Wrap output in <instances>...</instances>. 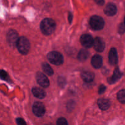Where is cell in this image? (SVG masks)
<instances>
[{"instance_id": "obj_5", "label": "cell", "mask_w": 125, "mask_h": 125, "mask_svg": "<svg viewBox=\"0 0 125 125\" xmlns=\"http://www.w3.org/2000/svg\"><path fill=\"white\" fill-rule=\"evenodd\" d=\"M33 113L37 117H42L45 113V107L40 102H35L32 106Z\"/></svg>"}, {"instance_id": "obj_21", "label": "cell", "mask_w": 125, "mask_h": 125, "mask_svg": "<svg viewBox=\"0 0 125 125\" xmlns=\"http://www.w3.org/2000/svg\"><path fill=\"white\" fill-rule=\"evenodd\" d=\"M118 31L120 34H123L125 32V24L124 23H120L118 26Z\"/></svg>"}, {"instance_id": "obj_22", "label": "cell", "mask_w": 125, "mask_h": 125, "mask_svg": "<svg viewBox=\"0 0 125 125\" xmlns=\"http://www.w3.org/2000/svg\"><path fill=\"white\" fill-rule=\"evenodd\" d=\"M1 78H2V79L6 80V79H7V77H8V75H7V73H6V72L2 70L1 72Z\"/></svg>"}, {"instance_id": "obj_12", "label": "cell", "mask_w": 125, "mask_h": 125, "mask_svg": "<svg viewBox=\"0 0 125 125\" xmlns=\"http://www.w3.org/2000/svg\"><path fill=\"white\" fill-rule=\"evenodd\" d=\"M92 65L95 68H101L103 65V59L101 56L96 54L92 57L91 61Z\"/></svg>"}, {"instance_id": "obj_3", "label": "cell", "mask_w": 125, "mask_h": 125, "mask_svg": "<svg viewBox=\"0 0 125 125\" xmlns=\"http://www.w3.org/2000/svg\"><path fill=\"white\" fill-rule=\"evenodd\" d=\"M90 25L95 31L101 30L104 26V21L100 16L94 15L90 20Z\"/></svg>"}, {"instance_id": "obj_13", "label": "cell", "mask_w": 125, "mask_h": 125, "mask_svg": "<svg viewBox=\"0 0 125 125\" xmlns=\"http://www.w3.org/2000/svg\"><path fill=\"white\" fill-rule=\"evenodd\" d=\"M98 105L100 109L102 111H106L111 106V102L107 99L100 98L98 100Z\"/></svg>"}, {"instance_id": "obj_8", "label": "cell", "mask_w": 125, "mask_h": 125, "mask_svg": "<svg viewBox=\"0 0 125 125\" xmlns=\"http://www.w3.org/2000/svg\"><path fill=\"white\" fill-rule=\"evenodd\" d=\"M7 39L9 43L11 46H15V45H17V42H18L19 38L18 37V34L15 31L10 30L7 33Z\"/></svg>"}, {"instance_id": "obj_16", "label": "cell", "mask_w": 125, "mask_h": 125, "mask_svg": "<svg viewBox=\"0 0 125 125\" xmlns=\"http://www.w3.org/2000/svg\"><path fill=\"white\" fill-rule=\"evenodd\" d=\"M122 73H121L120 71L119 70V69H118V68H115V70H114V72L113 76L111 78V79H109V82L111 84H112V83L117 81L122 77Z\"/></svg>"}, {"instance_id": "obj_17", "label": "cell", "mask_w": 125, "mask_h": 125, "mask_svg": "<svg viewBox=\"0 0 125 125\" xmlns=\"http://www.w3.org/2000/svg\"><path fill=\"white\" fill-rule=\"evenodd\" d=\"M89 52L87 50H84V49H83V50H81L79 52L78 55V59L80 61H85V60H87V59L89 57Z\"/></svg>"}, {"instance_id": "obj_23", "label": "cell", "mask_w": 125, "mask_h": 125, "mask_svg": "<svg viewBox=\"0 0 125 125\" xmlns=\"http://www.w3.org/2000/svg\"><path fill=\"white\" fill-rule=\"evenodd\" d=\"M16 122H17V123L18 125H26V122H24V120L22 118H17L16 120Z\"/></svg>"}, {"instance_id": "obj_9", "label": "cell", "mask_w": 125, "mask_h": 125, "mask_svg": "<svg viewBox=\"0 0 125 125\" xmlns=\"http://www.w3.org/2000/svg\"><path fill=\"white\" fill-rule=\"evenodd\" d=\"M94 48L98 52H103L105 48V43L100 37H96L94 39Z\"/></svg>"}, {"instance_id": "obj_15", "label": "cell", "mask_w": 125, "mask_h": 125, "mask_svg": "<svg viewBox=\"0 0 125 125\" xmlns=\"http://www.w3.org/2000/svg\"><path fill=\"white\" fill-rule=\"evenodd\" d=\"M95 75L93 73L88 71L83 72L81 73V78L86 83H91L94 81Z\"/></svg>"}, {"instance_id": "obj_2", "label": "cell", "mask_w": 125, "mask_h": 125, "mask_svg": "<svg viewBox=\"0 0 125 125\" xmlns=\"http://www.w3.org/2000/svg\"><path fill=\"white\" fill-rule=\"evenodd\" d=\"M16 46L21 54H26L28 53L30 49V43L27 38L24 37H21L18 39Z\"/></svg>"}, {"instance_id": "obj_11", "label": "cell", "mask_w": 125, "mask_h": 125, "mask_svg": "<svg viewBox=\"0 0 125 125\" xmlns=\"http://www.w3.org/2000/svg\"><path fill=\"white\" fill-rule=\"evenodd\" d=\"M117 11V8L115 4L112 3H109L105 7L104 9L105 14L107 16H113L116 14Z\"/></svg>"}, {"instance_id": "obj_19", "label": "cell", "mask_w": 125, "mask_h": 125, "mask_svg": "<svg viewBox=\"0 0 125 125\" xmlns=\"http://www.w3.org/2000/svg\"><path fill=\"white\" fill-rule=\"evenodd\" d=\"M117 99L122 104H125V89L120 90L117 94Z\"/></svg>"}, {"instance_id": "obj_10", "label": "cell", "mask_w": 125, "mask_h": 125, "mask_svg": "<svg viewBox=\"0 0 125 125\" xmlns=\"http://www.w3.org/2000/svg\"><path fill=\"white\" fill-rule=\"evenodd\" d=\"M109 61L111 65H116L118 62V54L117 50L114 48L111 49L109 53Z\"/></svg>"}, {"instance_id": "obj_18", "label": "cell", "mask_w": 125, "mask_h": 125, "mask_svg": "<svg viewBox=\"0 0 125 125\" xmlns=\"http://www.w3.org/2000/svg\"><path fill=\"white\" fill-rule=\"evenodd\" d=\"M42 70L46 74L49 76H52L54 72L52 68L47 63H44L42 64Z\"/></svg>"}, {"instance_id": "obj_27", "label": "cell", "mask_w": 125, "mask_h": 125, "mask_svg": "<svg viewBox=\"0 0 125 125\" xmlns=\"http://www.w3.org/2000/svg\"><path fill=\"white\" fill-rule=\"evenodd\" d=\"M124 23H125V19H124Z\"/></svg>"}, {"instance_id": "obj_4", "label": "cell", "mask_w": 125, "mask_h": 125, "mask_svg": "<svg viewBox=\"0 0 125 125\" xmlns=\"http://www.w3.org/2000/svg\"><path fill=\"white\" fill-rule=\"evenodd\" d=\"M48 59L51 63L56 65H62L63 62V57L60 52L57 51H51L48 54Z\"/></svg>"}, {"instance_id": "obj_14", "label": "cell", "mask_w": 125, "mask_h": 125, "mask_svg": "<svg viewBox=\"0 0 125 125\" xmlns=\"http://www.w3.org/2000/svg\"><path fill=\"white\" fill-rule=\"evenodd\" d=\"M32 92L35 97L39 99L44 98L46 96L45 92L41 88L37 87L33 88L32 90Z\"/></svg>"}, {"instance_id": "obj_24", "label": "cell", "mask_w": 125, "mask_h": 125, "mask_svg": "<svg viewBox=\"0 0 125 125\" xmlns=\"http://www.w3.org/2000/svg\"><path fill=\"white\" fill-rule=\"evenodd\" d=\"M106 89V87L104 85H100V87H99V91H98L99 94H103V93L104 92Z\"/></svg>"}, {"instance_id": "obj_1", "label": "cell", "mask_w": 125, "mask_h": 125, "mask_svg": "<svg viewBox=\"0 0 125 125\" xmlns=\"http://www.w3.org/2000/svg\"><path fill=\"white\" fill-rule=\"evenodd\" d=\"M40 29L43 34L46 35H50L56 29V23L51 18H45L40 23Z\"/></svg>"}, {"instance_id": "obj_7", "label": "cell", "mask_w": 125, "mask_h": 125, "mask_svg": "<svg viewBox=\"0 0 125 125\" xmlns=\"http://www.w3.org/2000/svg\"><path fill=\"white\" fill-rule=\"evenodd\" d=\"M36 79L37 83L42 87L46 88L50 85V82L47 77L41 72H38L36 74Z\"/></svg>"}, {"instance_id": "obj_26", "label": "cell", "mask_w": 125, "mask_h": 125, "mask_svg": "<svg viewBox=\"0 0 125 125\" xmlns=\"http://www.w3.org/2000/svg\"><path fill=\"white\" fill-rule=\"evenodd\" d=\"M72 19H73V15L71 13H69V15H68V20H69L70 23L71 22H72Z\"/></svg>"}, {"instance_id": "obj_25", "label": "cell", "mask_w": 125, "mask_h": 125, "mask_svg": "<svg viewBox=\"0 0 125 125\" xmlns=\"http://www.w3.org/2000/svg\"><path fill=\"white\" fill-rule=\"evenodd\" d=\"M94 1L97 4L100 5V6H103L104 3V0H94Z\"/></svg>"}, {"instance_id": "obj_6", "label": "cell", "mask_w": 125, "mask_h": 125, "mask_svg": "<svg viewBox=\"0 0 125 125\" xmlns=\"http://www.w3.org/2000/svg\"><path fill=\"white\" fill-rule=\"evenodd\" d=\"M80 42L84 47L91 48L94 45V39L89 34H83L80 39Z\"/></svg>"}, {"instance_id": "obj_20", "label": "cell", "mask_w": 125, "mask_h": 125, "mask_svg": "<svg viewBox=\"0 0 125 125\" xmlns=\"http://www.w3.org/2000/svg\"><path fill=\"white\" fill-rule=\"evenodd\" d=\"M57 124L59 125H68V122L64 118H59L57 121Z\"/></svg>"}]
</instances>
